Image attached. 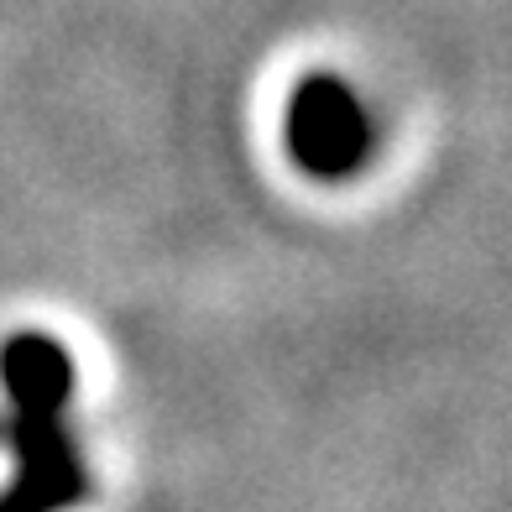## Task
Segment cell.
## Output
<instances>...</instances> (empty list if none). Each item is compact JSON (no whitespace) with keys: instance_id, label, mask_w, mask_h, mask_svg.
<instances>
[{"instance_id":"cell-1","label":"cell","mask_w":512,"mask_h":512,"mask_svg":"<svg viewBox=\"0 0 512 512\" xmlns=\"http://www.w3.org/2000/svg\"><path fill=\"white\" fill-rule=\"evenodd\" d=\"M0 392L11 403L16 476L0 492V512H68L89 497L79 445L68 434L74 361L53 335L21 330L0 345Z\"/></svg>"},{"instance_id":"cell-2","label":"cell","mask_w":512,"mask_h":512,"mask_svg":"<svg viewBox=\"0 0 512 512\" xmlns=\"http://www.w3.org/2000/svg\"><path fill=\"white\" fill-rule=\"evenodd\" d=\"M288 152L314 178L356 173L371 152V115L356 100V89L335 74H309L288 100Z\"/></svg>"}]
</instances>
